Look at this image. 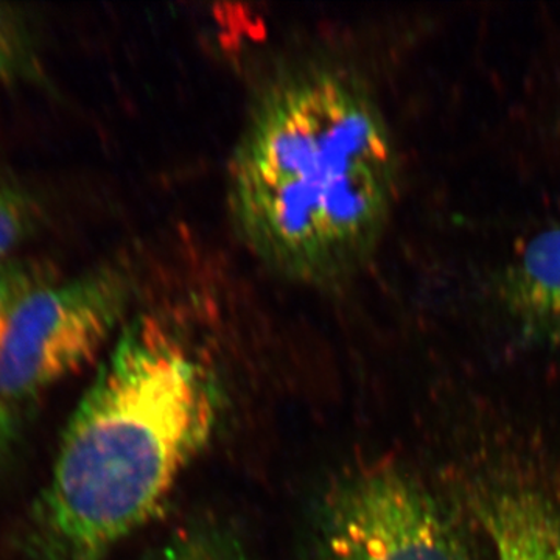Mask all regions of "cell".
<instances>
[{
	"instance_id": "cell-1",
	"label": "cell",
	"mask_w": 560,
	"mask_h": 560,
	"mask_svg": "<svg viewBox=\"0 0 560 560\" xmlns=\"http://www.w3.org/2000/svg\"><path fill=\"white\" fill-rule=\"evenodd\" d=\"M399 153L368 81L311 60L265 81L228 165L238 241L279 278L335 289L360 275L388 228Z\"/></svg>"
},
{
	"instance_id": "cell-2",
	"label": "cell",
	"mask_w": 560,
	"mask_h": 560,
	"mask_svg": "<svg viewBox=\"0 0 560 560\" xmlns=\"http://www.w3.org/2000/svg\"><path fill=\"white\" fill-rule=\"evenodd\" d=\"M223 389L209 360L154 316L125 324L70 416L18 560H105L147 525L212 441Z\"/></svg>"
},
{
	"instance_id": "cell-3",
	"label": "cell",
	"mask_w": 560,
	"mask_h": 560,
	"mask_svg": "<svg viewBox=\"0 0 560 560\" xmlns=\"http://www.w3.org/2000/svg\"><path fill=\"white\" fill-rule=\"evenodd\" d=\"M131 272L101 265L36 290L14 313L0 349V400H27L97 360L124 329Z\"/></svg>"
},
{
	"instance_id": "cell-4",
	"label": "cell",
	"mask_w": 560,
	"mask_h": 560,
	"mask_svg": "<svg viewBox=\"0 0 560 560\" xmlns=\"http://www.w3.org/2000/svg\"><path fill=\"white\" fill-rule=\"evenodd\" d=\"M319 560H467L429 490L390 464L338 478L320 508Z\"/></svg>"
},
{
	"instance_id": "cell-5",
	"label": "cell",
	"mask_w": 560,
	"mask_h": 560,
	"mask_svg": "<svg viewBox=\"0 0 560 560\" xmlns=\"http://www.w3.org/2000/svg\"><path fill=\"white\" fill-rule=\"evenodd\" d=\"M481 515L497 560H560V512L536 490H497Z\"/></svg>"
},
{
	"instance_id": "cell-6",
	"label": "cell",
	"mask_w": 560,
	"mask_h": 560,
	"mask_svg": "<svg viewBox=\"0 0 560 560\" xmlns=\"http://www.w3.org/2000/svg\"><path fill=\"white\" fill-rule=\"evenodd\" d=\"M515 285L528 311L560 320V228L540 232L526 245Z\"/></svg>"
},
{
	"instance_id": "cell-7",
	"label": "cell",
	"mask_w": 560,
	"mask_h": 560,
	"mask_svg": "<svg viewBox=\"0 0 560 560\" xmlns=\"http://www.w3.org/2000/svg\"><path fill=\"white\" fill-rule=\"evenodd\" d=\"M57 280L60 276L51 261L13 256L0 260V349L22 302Z\"/></svg>"
},
{
	"instance_id": "cell-8",
	"label": "cell",
	"mask_w": 560,
	"mask_h": 560,
	"mask_svg": "<svg viewBox=\"0 0 560 560\" xmlns=\"http://www.w3.org/2000/svg\"><path fill=\"white\" fill-rule=\"evenodd\" d=\"M143 560H243L237 540L212 525L184 526Z\"/></svg>"
},
{
	"instance_id": "cell-9",
	"label": "cell",
	"mask_w": 560,
	"mask_h": 560,
	"mask_svg": "<svg viewBox=\"0 0 560 560\" xmlns=\"http://www.w3.org/2000/svg\"><path fill=\"white\" fill-rule=\"evenodd\" d=\"M39 217L38 202L27 191L0 179V260L9 259L31 237L38 228Z\"/></svg>"
},
{
	"instance_id": "cell-10",
	"label": "cell",
	"mask_w": 560,
	"mask_h": 560,
	"mask_svg": "<svg viewBox=\"0 0 560 560\" xmlns=\"http://www.w3.org/2000/svg\"><path fill=\"white\" fill-rule=\"evenodd\" d=\"M38 75V62L24 24L13 10L0 5V81L14 83Z\"/></svg>"
},
{
	"instance_id": "cell-11",
	"label": "cell",
	"mask_w": 560,
	"mask_h": 560,
	"mask_svg": "<svg viewBox=\"0 0 560 560\" xmlns=\"http://www.w3.org/2000/svg\"><path fill=\"white\" fill-rule=\"evenodd\" d=\"M14 429H16V423H14L13 415L5 401L0 400V456L10 447L14 438Z\"/></svg>"
}]
</instances>
